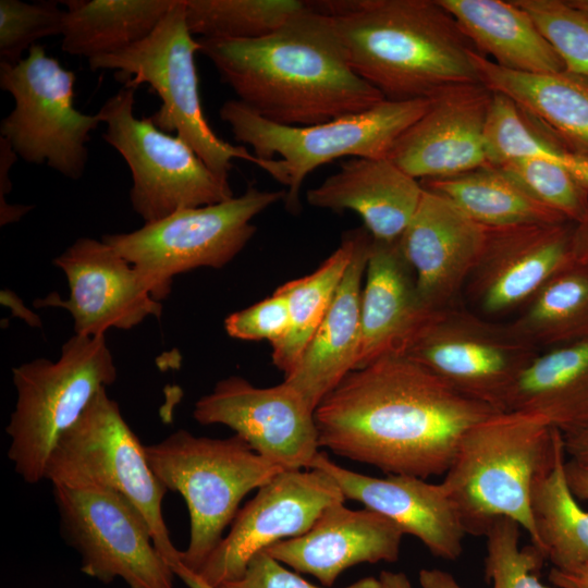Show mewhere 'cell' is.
Instances as JSON below:
<instances>
[{"instance_id": "6da1fadb", "label": "cell", "mask_w": 588, "mask_h": 588, "mask_svg": "<svg viewBox=\"0 0 588 588\" xmlns=\"http://www.w3.org/2000/svg\"><path fill=\"white\" fill-rule=\"evenodd\" d=\"M500 411L406 356L351 371L318 404L320 448L388 475H445L464 434Z\"/></svg>"}, {"instance_id": "7a4b0ae2", "label": "cell", "mask_w": 588, "mask_h": 588, "mask_svg": "<svg viewBox=\"0 0 588 588\" xmlns=\"http://www.w3.org/2000/svg\"><path fill=\"white\" fill-rule=\"evenodd\" d=\"M237 100L268 121L309 126L368 110L384 96L351 68L330 16L307 1L258 39L197 38Z\"/></svg>"}, {"instance_id": "3957f363", "label": "cell", "mask_w": 588, "mask_h": 588, "mask_svg": "<svg viewBox=\"0 0 588 588\" xmlns=\"http://www.w3.org/2000/svg\"><path fill=\"white\" fill-rule=\"evenodd\" d=\"M331 17L352 70L391 101L479 82L477 50L438 0L308 1Z\"/></svg>"}, {"instance_id": "277c9868", "label": "cell", "mask_w": 588, "mask_h": 588, "mask_svg": "<svg viewBox=\"0 0 588 588\" xmlns=\"http://www.w3.org/2000/svg\"><path fill=\"white\" fill-rule=\"evenodd\" d=\"M556 431L535 415L498 412L464 434L441 483L466 535L486 536L497 518L507 517L538 549L531 489L553 462Z\"/></svg>"}, {"instance_id": "5b68a950", "label": "cell", "mask_w": 588, "mask_h": 588, "mask_svg": "<svg viewBox=\"0 0 588 588\" xmlns=\"http://www.w3.org/2000/svg\"><path fill=\"white\" fill-rule=\"evenodd\" d=\"M431 98L384 100L375 107L309 126L282 125L266 120L237 99L225 101L220 119L235 140L252 147L260 168L286 187L284 205L301 210L305 177L335 159L388 158L397 138L430 107Z\"/></svg>"}, {"instance_id": "8992f818", "label": "cell", "mask_w": 588, "mask_h": 588, "mask_svg": "<svg viewBox=\"0 0 588 588\" xmlns=\"http://www.w3.org/2000/svg\"><path fill=\"white\" fill-rule=\"evenodd\" d=\"M145 451L159 481L186 502L191 534L180 561L195 573L222 540L243 498L283 470L237 434L212 439L181 429Z\"/></svg>"}, {"instance_id": "52a82bcc", "label": "cell", "mask_w": 588, "mask_h": 588, "mask_svg": "<svg viewBox=\"0 0 588 588\" xmlns=\"http://www.w3.org/2000/svg\"><path fill=\"white\" fill-rule=\"evenodd\" d=\"M12 375L17 399L5 428L8 457L23 480L37 483L60 437L97 392L115 381L117 367L105 335L74 334L58 360L37 358Z\"/></svg>"}, {"instance_id": "ba28073f", "label": "cell", "mask_w": 588, "mask_h": 588, "mask_svg": "<svg viewBox=\"0 0 588 588\" xmlns=\"http://www.w3.org/2000/svg\"><path fill=\"white\" fill-rule=\"evenodd\" d=\"M53 486L107 489L126 498L147 520L152 540L169 565L180 560L162 513L167 488L151 470L137 436L119 404L100 389L58 440L46 465Z\"/></svg>"}, {"instance_id": "9c48e42d", "label": "cell", "mask_w": 588, "mask_h": 588, "mask_svg": "<svg viewBox=\"0 0 588 588\" xmlns=\"http://www.w3.org/2000/svg\"><path fill=\"white\" fill-rule=\"evenodd\" d=\"M284 197L285 191L249 185L241 196L180 209L102 240L134 267L150 295L161 302L170 294L175 275L201 267L223 268L233 260L256 232L252 220Z\"/></svg>"}, {"instance_id": "30bf717a", "label": "cell", "mask_w": 588, "mask_h": 588, "mask_svg": "<svg viewBox=\"0 0 588 588\" xmlns=\"http://www.w3.org/2000/svg\"><path fill=\"white\" fill-rule=\"evenodd\" d=\"M199 42L186 23L185 0H175L155 30L119 52L88 60L93 71H118L125 82L148 84L161 99L150 118L160 130L175 132L218 175L228 179L233 159L259 167L244 146L221 139L211 130L200 103L195 54Z\"/></svg>"}, {"instance_id": "8fae6325", "label": "cell", "mask_w": 588, "mask_h": 588, "mask_svg": "<svg viewBox=\"0 0 588 588\" xmlns=\"http://www.w3.org/2000/svg\"><path fill=\"white\" fill-rule=\"evenodd\" d=\"M136 88L126 82L97 112L106 125L103 139L131 170L134 211L150 223L180 209L233 198L228 179L216 174L180 136L134 114Z\"/></svg>"}, {"instance_id": "7c38bea8", "label": "cell", "mask_w": 588, "mask_h": 588, "mask_svg": "<svg viewBox=\"0 0 588 588\" xmlns=\"http://www.w3.org/2000/svg\"><path fill=\"white\" fill-rule=\"evenodd\" d=\"M75 79L37 44L19 63L0 64V87L14 100L0 136L27 163L47 164L71 180L83 176L90 133L102 123L98 113L75 108Z\"/></svg>"}, {"instance_id": "4fadbf2b", "label": "cell", "mask_w": 588, "mask_h": 588, "mask_svg": "<svg viewBox=\"0 0 588 588\" xmlns=\"http://www.w3.org/2000/svg\"><path fill=\"white\" fill-rule=\"evenodd\" d=\"M539 353L510 322L455 304L434 310L402 356L465 396L503 412L515 381Z\"/></svg>"}, {"instance_id": "5bb4252c", "label": "cell", "mask_w": 588, "mask_h": 588, "mask_svg": "<svg viewBox=\"0 0 588 588\" xmlns=\"http://www.w3.org/2000/svg\"><path fill=\"white\" fill-rule=\"evenodd\" d=\"M63 539L77 551L81 571L103 584L174 588L175 574L156 548L143 514L107 489L53 486Z\"/></svg>"}, {"instance_id": "9a60e30c", "label": "cell", "mask_w": 588, "mask_h": 588, "mask_svg": "<svg viewBox=\"0 0 588 588\" xmlns=\"http://www.w3.org/2000/svg\"><path fill=\"white\" fill-rule=\"evenodd\" d=\"M344 501L334 479L320 469L282 470L238 510L196 574L216 588L236 580L256 553L305 534L328 506Z\"/></svg>"}, {"instance_id": "2e32d148", "label": "cell", "mask_w": 588, "mask_h": 588, "mask_svg": "<svg viewBox=\"0 0 588 588\" xmlns=\"http://www.w3.org/2000/svg\"><path fill=\"white\" fill-rule=\"evenodd\" d=\"M200 425H224L283 470L308 469L319 453L315 409L286 382L257 388L231 376L201 396L193 411Z\"/></svg>"}, {"instance_id": "e0dca14e", "label": "cell", "mask_w": 588, "mask_h": 588, "mask_svg": "<svg viewBox=\"0 0 588 588\" xmlns=\"http://www.w3.org/2000/svg\"><path fill=\"white\" fill-rule=\"evenodd\" d=\"M574 225L567 221L486 228L481 253L463 291L470 309L493 320L520 310L574 260Z\"/></svg>"}, {"instance_id": "ac0fdd59", "label": "cell", "mask_w": 588, "mask_h": 588, "mask_svg": "<svg viewBox=\"0 0 588 588\" xmlns=\"http://www.w3.org/2000/svg\"><path fill=\"white\" fill-rule=\"evenodd\" d=\"M53 264L65 274L69 298L53 293L34 305L65 308L74 334L100 336L111 328L128 330L162 314V304L150 295L134 267L103 240L79 237Z\"/></svg>"}, {"instance_id": "d6986e66", "label": "cell", "mask_w": 588, "mask_h": 588, "mask_svg": "<svg viewBox=\"0 0 588 588\" xmlns=\"http://www.w3.org/2000/svg\"><path fill=\"white\" fill-rule=\"evenodd\" d=\"M492 96L480 82L443 89L397 138L388 159L418 181L487 164L485 130Z\"/></svg>"}, {"instance_id": "ffe728a7", "label": "cell", "mask_w": 588, "mask_h": 588, "mask_svg": "<svg viewBox=\"0 0 588 588\" xmlns=\"http://www.w3.org/2000/svg\"><path fill=\"white\" fill-rule=\"evenodd\" d=\"M485 237V226L445 197L424 188L399 244L426 307L439 310L456 304L479 258Z\"/></svg>"}, {"instance_id": "44dd1931", "label": "cell", "mask_w": 588, "mask_h": 588, "mask_svg": "<svg viewBox=\"0 0 588 588\" xmlns=\"http://www.w3.org/2000/svg\"><path fill=\"white\" fill-rule=\"evenodd\" d=\"M308 469L327 473L345 500L358 501L388 517L404 534L419 539L432 555L449 561L461 556L466 532L442 483L407 475L370 477L341 467L322 452Z\"/></svg>"}, {"instance_id": "7402d4cb", "label": "cell", "mask_w": 588, "mask_h": 588, "mask_svg": "<svg viewBox=\"0 0 588 588\" xmlns=\"http://www.w3.org/2000/svg\"><path fill=\"white\" fill-rule=\"evenodd\" d=\"M404 532L382 514L328 506L305 534L278 541L264 551L297 573L331 587L340 574L359 563L399 560Z\"/></svg>"}, {"instance_id": "603a6c76", "label": "cell", "mask_w": 588, "mask_h": 588, "mask_svg": "<svg viewBox=\"0 0 588 588\" xmlns=\"http://www.w3.org/2000/svg\"><path fill=\"white\" fill-rule=\"evenodd\" d=\"M433 311L418 295L399 240L372 238L362 291L356 369L387 356H402Z\"/></svg>"}, {"instance_id": "cb8c5ba5", "label": "cell", "mask_w": 588, "mask_h": 588, "mask_svg": "<svg viewBox=\"0 0 588 588\" xmlns=\"http://www.w3.org/2000/svg\"><path fill=\"white\" fill-rule=\"evenodd\" d=\"M372 236L356 229L353 257L318 329L284 382L316 409L351 371L356 369L360 339V302Z\"/></svg>"}, {"instance_id": "d4e9b609", "label": "cell", "mask_w": 588, "mask_h": 588, "mask_svg": "<svg viewBox=\"0 0 588 588\" xmlns=\"http://www.w3.org/2000/svg\"><path fill=\"white\" fill-rule=\"evenodd\" d=\"M424 188L388 158H352L306 193L307 203L333 212L357 213L373 240L393 242L412 220Z\"/></svg>"}, {"instance_id": "484cf974", "label": "cell", "mask_w": 588, "mask_h": 588, "mask_svg": "<svg viewBox=\"0 0 588 588\" xmlns=\"http://www.w3.org/2000/svg\"><path fill=\"white\" fill-rule=\"evenodd\" d=\"M503 412L535 415L562 434L588 430V340L540 352L515 381Z\"/></svg>"}, {"instance_id": "4316f807", "label": "cell", "mask_w": 588, "mask_h": 588, "mask_svg": "<svg viewBox=\"0 0 588 588\" xmlns=\"http://www.w3.org/2000/svg\"><path fill=\"white\" fill-rule=\"evenodd\" d=\"M475 48L506 70L565 71L564 63L529 14L513 0H438Z\"/></svg>"}, {"instance_id": "83f0119b", "label": "cell", "mask_w": 588, "mask_h": 588, "mask_svg": "<svg viewBox=\"0 0 588 588\" xmlns=\"http://www.w3.org/2000/svg\"><path fill=\"white\" fill-rule=\"evenodd\" d=\"M478 81L513 100L574 147L588 152V78L567 71L525 73L471 52Z\"/></svg>"}, {"instance_id": "f1b7e54d", "label": "cell", "mask_w": 588, "mask_h": 588, "mask_svg": "<svg viewBox=\"0 0 588 588\" xmlns=\"http://www.w3.org/2000/svg\"><path fill=\"white\" fill-rule=\"evenodd\" d=\"M175 0H66L61 49L87 60L149 36Z\"/></svg>"}, {"instance_id": "f546056e", "label": "cell", "mask_w": 588, "mask_h": 588, "mask_svg": "<svg viewBox=\"0 0 588 588\" xmlns=\"http://www.w3.org/2000/svg\"><path fill=\"white\" fill-rule=\"evenodd\" d=\"M485 228L567 222L539 203L498 167L485 164L460 174L420 181ZM572 222V221H571Z\"/></svg>"}, {"instance_id": "4dcf8cb0", "label": "cell", "mask_w": 588, "mask_h": 588, "mask_svg": "<svg viewBox=\"0 0 588 588\" xmlns=\"http://www.w3.org/2000/svg\"><path fill=\"white\" fill-rule=\"evenodd\" d=\"M563 436L558 430L551 465L534 482L530 510L538 549L552 567L588 564V511L576 501L565 474Z\"/></svg>"}, {"instance_id": "1f68e13d", "label": "cell", "mask_w": 588, "mask_h": 588, "mask_svg": "<svg viewBox=\"0 0 588 588\" xmlns=\"http://www.w3.org/2000/svg\"><path fill=\"white\" fill-rule=\"evenodd\" d=\"M510 323L539 352L588 340V264L559 270Z\"/></svg>"}, {"instance_id": "d6a6232c", "label": "cell", "mask_w": 588, "mask_h": 588, "mask_svg": "<svg viewBox=\"0 0 588 588\" xmlns=\"http://www.w3.org/2000/svg\"><path fill=\"white\" fill-rule=\"evenodd\" d=\"M487 162L499 166L518 157L539 158L568 172L588 192V152H585L506 96L493 93L485 130Z\"/></svg>"}, {"instance_id": "836d02e7", "label": "cell", "mask_w": 588, "mask_h": 588, "mask_svg": "<svg viewBox=\"0 0 588 588\" xmlns=\"http://www.w3.org/2000/svg\"><path fill=\"white\" fill-rule=\"evenodd\" d=\"M356 229L344 233L340 246L314 272L278 287L287 299L290 327L272 344V363L289 376L322 321L334 293L351 262Z\"/></svg>"}, {"instance_id": "e575fe53", "label": "cell", "mask_w": 588, "mask_h": 588, "mask_svg": "<svg viewBox=\"0 0 588 588\" xmlns=\"http://www.w3.org/2000/svg\"><path fill=\"white\" fill-rule=\"evenodd\" d=\"M307 7L301 0H185L189 32L198 38L258 39Z\"/></svg>"}, {"instance_id": "d590c367", "label": "cell", "mask_w": 588, "mask_h": 588, "mask_svg": "<svg viewBox=\"0 0 588 588\" xmlns=\"http://www.w3.org/2000/svg\"><path fill=\"white\" fill-rule=\"evenodd\" d=\"M520 526L507 518H497L486 534V580L492 588H549L540 580L546 561L535 546L519 548Z\"/></svg>"}, {"instance_id": "8d00e7d4", "label": "cell", "mask_w": 588, "mask_h": 588, "mask_svg": "<svg viewBox=\"0 0 588 588\" xmlns=\"http://www.w3.org/2000/svg\"><path fill=\"white\" fill-rule=\"evenodd\" d=\"M542 205L577 223L588 211V192L564 169L549 161L512 158L495 166Z\"/></svg>"}, {"instance_id": "74e56055", "label": "cell", "mask_w": 588, "mask_h": 588, "mask_svg": "<svg viewBox=\"0 0 588 588\" xmlns=\"http://www.w3.org/2000/svg\"><path fill=\"white\" fill-rule=\"evenodd\" d=\"M532 19L565 71L588 78V14L567 0H513Z\"/></svg>"}, {"instance_id": "f35d334b", "label": "cell", "mask_w": 588, "mask_h": 588, "mask_svg": "<svg viewBox=\"0 0 588 588\" xmlns=\"http://www.w3.org/2000/svg\"><path fill=\"white\" fill-rule=\"evenodd\" d=\"M65 10L56 2L0 1V64L14 65L44 37L62 35Z\"/></svg>"}, {"instance_id": "ab89813d", "label": "cell", "mask_w": 588, "mask_h": 588, "mask_svg": "<svg viewBox=\"0 0 588 588\" xmlns=\"http://www.w3.org/2000/svg\"><path fill=\"white\" fill-rule=\"evenodd\" d=\"M290 327L287 299L278 289L273 294L247 308L230 314L224 320L226 333L246 341L281 340Z\"/></svg>"}, {"instance_id": "60d3db41", "label": "cell", "mask_w": 588, "mask_h": 588, "mask_svg": "<svg viewBox=\"0 0 588 588\" xmlns=\"http://www.w3.org/2000/svg\"><path fill=\"white\" fill-rule=\"evenodd\" d=\"M264 550L248 562L244 575L217 588H322L290 572ZM344 588H381L379 579L366 577Z\"/></svg>"}, {"instance_id": "b9f144b4", "label": "cell", "mask_w": 588, "mask_h": 588, "mask_svg": "<svg viewBox=\"0 0 588 588\" xmlns=\"http://www.w3.org/2000/svg\"><path fill=\"white\" fill-rule=\"evenodd\" d=\"M549 581L556 588H588V564L566 569L552 567Z\"/></svg>"}, {"instance_id": "7bdbcfd3", "label": "cell", "mask_w": 588, "mask_h": 588, "mask_svg": "<svg viewBox=\"0 0 588 588\" xmlns=\"http://www.w3.org/2000/svg\"><path fill=\"white\" fill-rule=\"evenodd\" d=\"M17 157L10 143L0 136V204L5 201L7 194L12 191L10 171Z\"/></svg>"}, {"instance_id": "ee69618b", "label": "cell", "mask_w": 588, "mask_h": 588, "mask_svg": "<svg viewBox=\"0 0 588 588\" xmlns=\"http://www.w3.org/2000/svg\"><path fill=\"white\" fill-rule=\"evenodd\" d=\"M562 436L565 454L571 461L588 469V430Z\"/></svg>"}, {"instance_id": "f6af8a7d", "label": "cell", "mask_w": 588, "mask_h": 588, "mask_svg": "<svg viewBox=\"0 0 588 588\" xmlns=\"http://www.w3.org/2000/svg\"><path fill=\"white\" fill-rule=\"evenodd\" d=\"M565 474L575 498L588 502V469L568 460L565 462Z\"/></svg>"}, {"instance_id": "bcb514c9", "label": "cell", "mask_w": 588, "mask_h": 588, "mask_svg": "<svg viewBox=\"0 0 588 588\" xmlns=\"http://www.w3.org/2000/svg\"><path fill=\"white\" fill-rule=\"evenodd\" d=\"M572 254L574 260L588 264V211L586 216L574 225Z\"/></svg>"}, {"instance_id": "7dc6e473", "label": "cell", "mask_w": 588, "mask_h": 588, "mask_svg": "<svg viewBox=\"0 0 588 588\" xmlns=\"http://www.w3.org/2000/svg\"><path fill=\"white\" fill-rule=\"evenodd\" d=\"M419 583L421 588H463L451 574L437 568L421 569Z\"/></svg>"}, {"instance_id": "c3c4849f", "label": "cell", "mask_w": 588, "mask_h": 588, "mask_svg": "<svg viewBox=\"0 0 588 588\" xmlns=\"http://www.w3.org/2000/svg\"><path fill=\"white\" fill-rule=\"evenodd\" d=\"M177 576L188 588H216L205 581L198 574L185 567L181 561L170 565Z\"/></svg>"}, {"instance_id": "681fc988", "label": "cell", "mask_w": 588, "mask_h": 588, "mask_svg": "<svg viewBox=\"0 0 588 588\" xmlns=\"http://www.w3.org/2000/svg\"><path fill=\"white\" fill-rule=\"evenodd\" d=\"M30 209L32 206L28 205H10L9 203L0 205V224L17 222Z\"/></svg>"}, {"instance_id": "f907efd6", "label": "cell", "mask_w": 588, "mask_h": 588, "mask_svg": "<svg viewBox=\"0 0 588 588\" xmlns=\"http://www.w3.org/2000/svg\"><path fill=\"white\" fill-rule=\"evenodd\" d=\"M381 588H413L404 573L382 571L379 575Z\"/></svg>"}, {"instance_id": "816d5d0a", "label": "cell", "mask_w": 588, "mask_h": 588, "mask_svg": "<svg viewBox=\"0 0 588 588\" xmlns=\"http://www.w3.org/2000/svg\"><path fill=\"white\" fill-rule=\"evenodd\" d=\"M571 5L588 14V0H567Z\"/></svg>"}]
</instances>
